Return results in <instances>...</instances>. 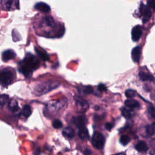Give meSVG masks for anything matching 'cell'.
I'll list each match as a JSON object with an SVG mask.
<instances>
[{
	"label": "cell",
	"mask_w": 155,
	"mask_h": 155,
	"mask_svg": "<svg viewBox=\"0 0 155 155\" xmlns=\"http://www.w3.org/2000/svg\"><path fill=\"white\" fill-rule=\"evenodd\" d=\"M142 35V30L140 26H137L133 28L132 31V38L133 41L139 40Z\"/></svg>",
	"instance_id": "30bf717a"
},
{
	"label": "cell",
	"mask_w": 155,
	"mask_h": 155,
	"mask_svg": "<svg viewBox=\"0 0 155 155\" xmlns=\"http://www.w3.org/2000/svg\"><path fill=\"white\" fill-rule=\"evenodd\" d=\"M139 76L140 77V79L144 81H153L154 80V78L152 75L146 73H144L143 72H140L139 73Z\"/></svg>",
	"instance_id": "7402d4cb"
},
{
	"label": "cell",
	"mask_w": 155,
	"mask_h": 155,
	"mask_svg": "<svg viewBox=\"0 0 155 155\" xmlns=\"http://www.w3.org/2000/svg\"><path fill=\"white\" fill-rule=\"evenodd\" d=\"M40 63L38 58L31 53H27L24 60L18 65V70L26 77H30L32 75L33 71L40 66Z\"/></svg>",
	"instance_id": "7a4b0ae2"
},
{
	"label": "cell",
	"mask_w": 155,
	"mask_h": 155,
	"mask_svg": "<svg viewBox=\"0 0 155 155\" xmlns=\"http://www.w3.org/2000/svg\"><path fill=\"white\" fill-rule=\"evenodd\" d=\"M93 146L98 150L102 149L105 144V138L104 135L100 132H95L92 139Z\"/></svg>",
	"instance_id": "5b68a950"
},
{
	"label": "cell",
	"mask_w": 155,
	"mask_h": 155,
	"mask_svg": "<svg viewBox=\"0 0 155 155\" xmlns=\"http://www.w3.org/2000/svg\"><path fill=\"white\" fill-rule=\"evenodd\" d=\"M8 108L9 110H11V112L14 113H16L19 111V107L18 106V102L14 100H12L11 101H10L8 104Z\"/></svg>",
	"instance_id": "ac0fdd59"
},
{
	"label": "cell",
	"mask_w": 155,
	"mask_h": 155,
	"mask_svg": "<svg viewBox=\"0 0 155 155\" xmlns=\"http://www.w3.org/2000/svg\"><path fill=\"white\" fill-rule=\"evenodd\" d=\"M150 154H155V150H153L151 152H150Z\"/></svg>",
	"instance_id": "e575fe53"
},
{
	"label": "cell",
	"mask_w": 155,
	"mask_h": 155,
	"mask_svg": "<svg viewBox=\"0 0 155 155\" xmlns=\"http://www.w3.org/2000/svg\"><path fill=\"white\" fill-rule=\"evenodd\" d=\"M65 105V101L56 100L50 101L47 105V108L50 112H55L59 111Z\"/></svg>",
	"instance_id": "8992f818"
},
{
	"label": "cell",
	"mask_w": 155,
	"mask_h": 155,
	"mask_svg": "<svg viewBox=\"0 0 155 155\" xmlns=\"http://www.w3.org/2000/svg\"><path fill=\"white\" fill-rule=\"evenodd\" d=\"M35 51L38 55V56H40V58H41L43 61H47L49 60V56H48L47 52L44 50H43V48L35 47Z\"/></svg>",
	"instance_id": "9a60e30c"
},
{
	"label": "cell",
	"mask_w": 155,
	"mask_h": 155,
	"mask_svg": "<svg viewBox=\"0 0 155 155\" xmlns=\"http://www.w3.org/2000/svg\"><path fill=\"white\" fill-rule=\"evenodd\" d=\"M82 92L85 95L91 94L93 92V89L91 86H85L82 87Z\"/></svg>",
	"instance_id": "f1b7e54d"
},
{
	"label": "cell",
	"mask_w": 155,
	"mask_h": 155,
	"mask_svg": "<svg viewBox=\"0 0 155 155\" xmlns=\"http://www.w3.org/2000/svg\"><path fill=\"white\" fill-rule=\"evenodd\" d=\"M84 153L85 154H90L92 153V152H91V151H90L89 149H85V150H84Z\"/></svg>",
	"instance_id": "836d02e7"
},
{
	"label": "cell",
	"mask_w": 155,
	"mask_h": 155,
	"mask_svg": "<svg viewBox=\"0 0 155 155\" xmlns=\"http://www.w3.org/2000/svg\"><path fill=\"white\" fill-rule=\"evenodd\" d=\"M53 127L56 129H61L63 127V122L60 119H55L52 122Z\"/></svg>",
	"instance_id": "4316f807"
},
{
	"label": "cell",
	"mask_w": 155,
	"mask_h": 155,
	"mask_svg": "<svg viewBox=\"0 0 155 155\" xmlns=\"http://www.w3.org/2000/svg\"><path fill=\"white\" fill-rule=\"evenodd\" d=\"M98 90L100 92H105L107 90V87H106V86L104 84H100L98 85Z\"/></svg>",
	"instance_id": "1f68e13d"
},
{
	"label": "cell",
	"mask_w": 155,
	"mask_h": 155,
	"mask_svg": "<svg viewBox=\"0 0 155 155\" xmlns=\"http://www.w3.org/2000/svg\"><path fill=\"white\" fill-rule=\"evenodd\" d=\"M148 7L150 9H153L155 10V0H148L147 1Z\"/></svg>",
	"instance_id": "4dcf8cb0"
},
{
	"label": "cell",
	"mask_w": 155,
	"mask_h": 155,
	"mask_svg": "<svg viewBox=\"0 0 155 155\" xmlns=\"http://www.w3.org/2000/svg\"><path fill=\"white\" fill-rule=\"evenodd\" d=\"M15 79L14 73L9 69H5L0 70V84L3 87H7L11 84Z\"/></svg>",
	"instance_id": "277c9868"
},
{
	"label": "cell",
	"mask_w": 155,
	"mask_h": 155,
	"mask_svg": "<svg viewBox=\"0 0 155 155\" xmlns=\"http://www.w3.org/2000/svg\"><path fill=\"white\" fill-rule=\"evenodd\" d=\"M16 56V54L15 52L12 50H5L4 52H3L2 53V60L4 62L9 61L10 60H11Z\"/></svg>",
	"instance_id": "7c38bea8"
},
{
	"label": "cell",
	"mask_w": 155,
	"mask_h": 155,
	"mask_svg": "<svg viewBox=\"0 0 155 155\" xmlns=\"http://www.w3.org/2000/svg\"><path fill=\"white\" fill-rule=\"evenodd\" d=\"M146 132L149 135H152L155 132V122L148 125L146 128Z\"/></svg>",
	"instance_id": "d4e9b609"
},
{
	"label": "cell",
	"mask_w": 155,
	"mask_h": 155,
	"mask_svg": "<svg viewBox=\"0 0 155 155\" xmlns=\"http://www.w3.org/2000/svg\"><path fill=\"white\" fill-rule=\"evenodd\" d=\"M76 106L79 111L81 112H85L89 109V104L84 99L80 97L76 98Z\"/></svg>",
	"instance_id": "52a82bcc"
},
{
	"label": "cell",
	"mask_w": 155,
	"mask_h": 155,
	"mask_svg": "<svg viewBox=\"0 0 155 155\" xmlns=\"http://www.w3.org/2000/svg\"><path fill=\"white\" fill-rule=\"evenodd\" d=\"M121 113H122V115L126 119H130L133 117L134 115V112L132 110L128 109L125 107L122 108Z\"/></svg>",
	"instance_id": "44dd1931"
},
{
	"label": "cell",
	"mask_w": 155,
	"mask_h": 155,
	"mask_svg": "<svg viewBox=\"0 0 155 155\" xmlns=\"http://www.w3.org/2000/svg\"><path fill=\"white\" fill-rule=\"evenodd\" d=\"M136 91L132 90V89H128L125 91V95L126 97L128 98H133V97L135 96L136 95Z\"/></svg>",
	"instance_id": "83f0119b"
},
{
	"label": "cell",
	"mask_w": 155,
	"mask_h": 155,
	"mask_svg": "<svg viewBox=\"0 0 155 155\" xmlns=\"http://www.w3.org/2000/svg\"><path fill=\"white\" fill-rule=\"evenodd\" d=\"M63 134L68 138H72L75 136V131L72 127H67L63 131Z\"/></svg>",
	"instance_id": "d6986e66"
},
{
	"label": "cell",
	"mask_w": 155,
	"mask_h": 155,
	"mask_svg": "<svg viewBox=\"0 0 155 155\" xmlns=\"http://www.w3.org/2000/svg\"><path fill=\"white\" fill-rule=\"evenodd\" d=\"M113 124H112V123H110V122H107V124H105V129H106L107 130H109V131L111 130L113 128Z\"/></svg>",
	"instance_id": "d6a6232c"
},
{
	"label": "cell",
	"mask_w": 155,
	"mask_h": 155,
	"mask_svg": "<svg viewBox=\"0 0 155 155\" xmlns=\"http://www.w3.org/2000/svg\"><path fill=\"white\" fill-rule=\"evenodd\" d=\"M35 8L37 11L43 13H48L50 11L49 6L44 3H38L35 6Z\"/></svg>",
	"instance_id": "4fadbf2b"
},
{
	"label": "cell",
	"mask_w": 155,
	"mask_h": 155,
	"mask_svg": "<svg viewBox=\"0 0 155 155\" xmlns=\"http://www.w3.org/2000/svg\"><path fill=\"white\" fill-rule=\"evenodd\" d=\"M136 149L139 152H145L148 150V147L145 142L140 141L135 146Z\"/></svg>",
	"instance_id": "ffe728a7"
},
{
	"label": "cell",
	"mask_w": 155,
	"mask_h": 155,
	"mask_svg": "<svg viewBox=\"0 0 155 155\" xmlns=\"http://www.w3.org/2000/svg\"><path fill=\"white\" fill-rule=\"evenodd\" d=\"M125 105L132 109L139 107V103L134 100H127L125 101Z\"/></svg>",
	"instance_id": "e0dca14e"
},
{
	"label": "cell",
	"mask_w": 155,
	"mask_h": 155,
	"mask_svg": "<svg viewBox=\"0 0 155 155\" xmlns=\"http://www.w3.org/2000/svg\"><path fill=\"white\" fill-rule=\"evenodd\" d=\"M72 121L73 123V124L75 125V126H76V127H78V129H81L85 127L87 122V119L85 116L80 115L73 117L72 119Z\"/></svg>",
	"instance_id": "ba28073f"
},
{
	"label": "cell",
	"mask_w": 155,
	"mask_h": 155,
	"mask_svg": "<svg viewBox=\"0 0 155 155\" xmlns=\"http://www.w3.org/2000/svg\"><path fill=\"white\" fill-rule=\"evenodd\" d=\"M38 27L46 35L56 34L61 36L64 32V28L60 23L56 22L53 18L49 15L43 16L39 23Z\"/></svg>",
	"instance_id": "6da1fadb"
},
{
	"label": "cell",
	"mask_w": 155,
	"mask_h": 155,
	"mask_svg": "<svg viewBox=\"0 0 155 155\" xmlns=\"http://www.w3.org/2000/svg\"><path fill=\"white\" fill-rule=\"evenodd\" d=\"M32 114L31 107L29 105H25L22 109V114L26 118H28Z\"/></svg>",
	"instance_id": "603a6c76"
},
{
	"label": "cell",
	"mask_w": 155,
	"mask_h": 155,
	"mask_svg": "<svg viewBox=\"0 0 155 155\" xmlns=\"http://www.w3.org/2000/svg\"><path fill=\"white\" fill-rule=\"evenodd\" d=\"M79 137L83 140H85V139H88L89 138V133L88 132V130H87L85 127L79 129V131L78 133Z\"/></svg>",
	"instance_id": "2e32d148"
},
{
	"label": "cell",
	"mask_w": 155,
	"mask_h": 155,
	"mask_svg": "<svg viewBox=\"0 0 155 155\" xmlns=\"http://www.w3.org/2000/svg\"><path fill=\"white\" fill-rule=\"evenodd\" d=\"M4 5L7 10L16 9L19 7V2L18 0H5Z\"/></svg>",
	"instance_id": "5bb4252c"
},
{
	"label": "cell",
	"mask_w": 155,
	"mask_h": 155,
	"mask_svg": "<svg viewBox=\"0 0 155 155\" xmlns=\"http://www.w3.org/2000/svg\"><path fill=\"white\" fill-rule=\"evenodd\" d=\"M9 96L6 95H3L0 96V108H2L4 104L7 102Z\"/></svg>",
	"instance_id": "484cf974"
},
{
	"label": "cell",
	"mask_w": 155,
	"mask_h": 155,
	"mask_svg": "<svg viewBox=\"0 0 155 155\" xmlns=\"http://www.w3.org/2000/svg\"><path fill=\"white\" fill-rule=\"evenodd\" d=\"M141 55V48L140 47L137 46L133 48L132 51V57L133 61L134 63H138L139 61Z\"/></svg>",
	"instance_id": "8fae6325"
},
{
	"label": "cell",
	"mask_w": 155,
	"mask_h": 155,
	"mask_svg": "<svg viewBox=\"0 0 155 155\" xmlns=\"http://www.w3.org/2000/svg\"><path fill=\"white\" fill-rule=\"evenodd\" d=\"M148 112L153 118H155V107L153 106H149L148 108Z\"/></svg>",
	"instance_id": "f546056e"
},
{
	"label": "cell",
	"mask_w": 155,
	"mask_h": 155,
	"mask_svg": "<svg viewBox=\"0 0 155 155\" xmlns=\"http://www.w3.org/2000/svg\"><path fill=\"white\" fill-rule=\"evenodd\" d=\"M120 142L123 145H127L130 141V138L127 135H122L121 137L119 139Z\"/></svg>",
	"instance_id": "cb8c5ba5"
},
{
	"label": "cell",
	"mask_w": 155,
	"mask_h": 155,
	"mask_svg": "<svg viewBox=\"0 0 155 155\" xmlns=\"http://www.w3.org/2000/svg\"><path fill=\"white\" fill-rule=\"evenodd\" d=\"M60 84L52 81H47L38 84L34 89V92L37 95H43L58 88Z\"/></svg>",
	"instance_id": "3957f363"
},
{
	"label": "cell",
	"mask_w": 155,
	"mask_h": 155,
	"mask_svg": "<svg viewBox=\"0 0 155 155\" xmlns=\"http://www.w3.org/2000/svg\"><path fill=\"white\" fill-rule=\"evenodd\" d=\"M140 11L143 16V19H142L143 23H145L149 21V20L151 16V12L150 11V9L148 6H145L142 3L140 8Z\"/></svg>",
	"instance_id": "9c48e42d"
}]
</instances>
